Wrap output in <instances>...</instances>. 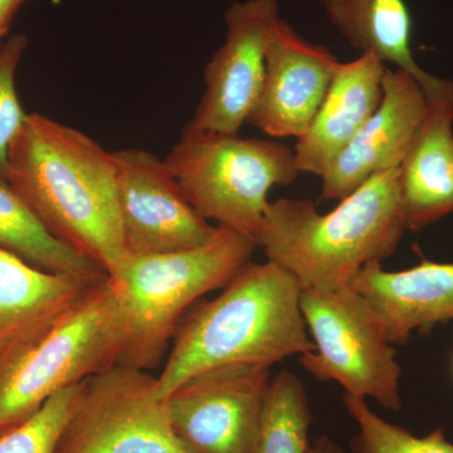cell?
Instances as JSON below:
<instances>
[{
	"label": "cell",
	"mask_w": 453,
	"mask_h": 453,
	"mask_svg": "<svg viewBox=\"0 0 453 453\" xmlns=\"http://www.w3.org/2000/svg\"><path fill=\"white\" fill-rule=\"evenodd\" d=\"M5 180L50 234L107 275L124 264L115 162L94 139L28 113L9 149Z\"/></svg>",
	"instance_id": "obj_1"
},
{
	"label": "cell",
	"mask_w": 453,
	"mask_h": 453,
	"mask_svg": "<svg viewBox=\"0 0 453 453\" xmlns=\"http://www.w3.org/2000/svg\"><path fill=\"white\" fill-rule=\"evenodd\" d=\"M301 292L299 280L273 262L244 265L219 296L181 319L157 377L160 398L205 372L232 365L271 368L314 350Z\"/></svg>",
	"instance_id": "obj_2"
},
{
	"label": "cell",
	"mask_w": 453,
	"mask_h": 453,
	"mask_svg": "<svg viewBox=\"0 0 453 453\" xmlns=\"http://www.w3.org/2000/svg\"><path fill=\"white\" fill-rule=\"evenodd\" d=\"M404 234L393 169L369 179L327 213L309 199L268 203L257 244L303 290L330 292L351 286L369 264L392 257Z\"/></svg>",
	"instance_id": "obj_3"
},
{
	"label": "cell",
	"mask_w": 453,
	"mask_h": 453,
	"mask_svg": "<svg viewBox=\"0 0 453 453\" xmlns=\"http://www.w3.org/2000/svg\"><path fill=\"white\" fill-rule=\"evenodd\" d=\"M257 247L255 238L219 225L201 246L125 259L109 276L127 316L119 365L157 368L188 310L208 292L225 288Z\"/></svg>",
	"instance_id": "obj_4"
},
{
	"label": "cell",
	"mask_w": 453,
	"mask_h": 453,
	"mask_svg": "<svg viewBox=\"0 0 453 453\" xmlns=\"http://www.w3.org/2000/svg\"><path fill=\"white\" fill-rule=\"evenodd\" d=\"M125 340L127 316L107 276L44 338L0 363V437L57 393L119 365Z\"/></svg>",
	"instance_id": "obj_5"
},
{
	"label": "cell",
	"mask_w": 453,
	"mask_h": 453,
	"mask_svg": "<svg viewBox=\"0 0 453 453\" xmlns=\"http://www.w3.org/2000/svg\"><path fill=\"white\" fill-rule=\"evenodd\" d=\"M164 160L201 216L256 242L268 192L299 175L294 148L283 142L187 127Z\"/></svg>",
	"instance_id": "obj_6"
},
{
	"label": "cell",
	"mask_w": 453,
	"mask_h": 453,
	"mask_svg": "<svg viewBox=\"0 0 453 453\" xmlns=\"http://www.w3.org/2000/svg\"><path fill=\"white\" fill-rule=\"evenodd\" d=\"M300 308L315 345L299 357L301 368L316 380L339 384L344 395L401 412L402 368L371 303L349 286L330 292L303 290Z\"/></svg>",
	"instance_id": "obj_7"
},
{
	"label": "cell",
	"mask_w": 453,
	"mask_h": 453,
	"mask_svg": "<svg viewBox=\"0 0 453 453\" xmlns=\"http://www.w3.org/2000/svg\"><path fill=\"white\" fill-rule=\"evenodd\" d=\"M55 453H187L170 425L157 377L116 365L80 384Z\"/></svg>",
	"instance_id": "obj_8"
},
{
	"label": "cell",
	"mask_w": 453,
	"mask_h": 453,
	"mask_svg": "<svg viewBox=\"0 0 453 453\" xmlns=\"http://www.w3.org/2000/svg\"><path fill=\"white\" fill-rule=\"evenodd\" d=\"M271 368L232 365L190 378L166 398L175 437L187 453H255Z\"/></svg>",
	"instance_id": "obj_9"
},
{
	"label": "cell",
	"mask_w": 453,
	"mask_h": 453,
	"mask_svg": "<svg viewBox=\"0 0 453 453\" xmlns=\"http://www.w3.org/2000/svg\"><path fill=\"white\" fill-rule=\"evenodd\" d=\"M127 257L201 246L217 226L188 202L165 160L142 149L112 151Z\"/></svg>",
	"instance_id": "obj_10"
},
{
	"label": "cell",
	"mask_w": 453,
	"mask_h": 453,
	"mask_svg": "<svg viewBox=\"0 0 453 453\" xmlns=\"http://www.w3.org/2000/svg\"><path fill=\"white\" fill-rule=\"evenodd\" d=\"M280 19L277 0L229 5L225 42L205 65V91L187 129L238 134L257 103L267 47Z\"/></svg>",
	"instance_id": "obj_11"
},
{
	"label": "cell",
	"mask_w": 453,
	"mask_h": 453,
	"mask_svg": "<svg viewBox=\"0 0 453 453\" xmlns=\"http://www.w3.org/2000/svg\"><path fill=\"white\" fill-rule=\"evenodd\" d=\"M339 62L329 49L301 37L281 18L267 47L264 85L247 124L273 139L305 135Z\"/></svg>",
	"instance_id": "obj_12"
},
{
	"label": "cell",
	"mask_w": 453,
	"mask_h": 453,
	"mask_svg": "<svg viewBox=\"0 0 453 453\" xmlns=\"http://www.w3.org/2000/svg\"><path fill=\"white\" fill-rule=\"evenodd\" d=\"M377 111L321 178V199L342 201L374 175L398 169L427 111L425 92L412 74L395 68L383 77Z\"/></svg>",
	"instance_id": "obj_13"
},
{
	"label": "cell",
	"mask_w": 453,
	"mask_h": 453,
	"mask_svg": "<svg viewBox=\"0 0 453 453\" xmlns=\"http://www.w3.org/2000/svg\"><path fill=\"white\" fill-rule=\"evenodd\" d=\"M101 280L46 273L0 250V363L44 338Z\"/></svg>",
	"instance_id": "obj_14"
},
{
	"label": "cell",
	"mask_w": 453,
	"mask_h": 453,
	"mask_svg": "<svg viewBox=\"0 0 453 453\" xmlns=\"http://www.w3.org/2000/svg\"><path fill=\"white\" fill-rule=\"evenodd\" d=\"M386 71L380 57L369 52L339 62L320 109L294 146L297 172L324 177L380 107Z\"/></svg>",
	"instance_id": "obj_15"
},
{
	"label": "cell",
	"mask_w": 453,
	"mask_h": 453,
	"mask_svg": "<svg viewBox=\"0 0 453 453\" xmlns=\"http://www.w3.org/2000/svg\"><path fill=\"white\" fill-rule=\"evenodd\" d=\"M351 288L371 303L393 345H405L414 332L428 334L453 320V262L423 258L417 266L384 270L372 262Z\"/></svg>",
	"instance_id": "obj_16"
},
{
	"label": "cell",
	"mask_w": 453,
	"mask_h": 453,
	"mask_svg": "<svg viewBox=\"0 0 453 453\" xmlns=\"http://www.w3.org/2000/svg\"><path fill=\"white\" fill-rule=\"evenodd\" d=\"M427 111L398 168L405 232L453 213V88L429 98Z\"/></svg>",
	"instance_id": "obj_17"
},
{
	"label": "cell",
	"mask_w": 453,
	"mask_h": 453,
	"mask_svg": "<svg viewBox=\"0 0 453 453\" xmlns=\"http://www.w3.org/2000/svg\"><path fill=\"white\" fill-rule=\"evenodd\" d=\"M327 19L349 46L369 52L412 74L426 97L452 88L453 80L432 76L417 64L411 47L412 17L404 0H319Z\"/></svg>",
	"instance_id": "obj_18"
},
{
	"label": "cell",
	"mask_w": 453,
	"mask_h": 453,
	"mask_svg": "<svg viewBox=\"0 0 453 453\" xmlns=\"http://www.w3.org/2000/svg\"><path fill=\"white\" fill-rule=\"evenodd\" d=\"M0 250L46 273L92 280L109 276L91 259L50 234L4 179H0Z\"/></svg>",
	"instance_id": "obj_19"
},
{
	"label": "cell",
	"mask_w": 453,
	"mask_h": 453,
	"mask_svg": "<svg viewBox=\"0 0 453 453\" xmlns=\"http://www.w3.org/2000/svg\"><path fill=\"white\" fill-rule=\"evenodd\" d=\"M312 421L303 381L294 372H280L268 387L255 453H308Z\"/></svg>",
	"instance_id": "obj_20"
},
{
	"label": "cell",
	"mask_w": 453,
	"mask_h": 453,
	"mask_svg": "<svg viewBox=\"0 0 453 453\" xmlns=\"http://www.w3.org/2000/svg\"><path fill=\"white\" fill-rule=\"evenodd\" d=\"M345 408L356 422L357 432L349 442V453H453V442L445 429L416 436L401 426L381 418L365 398L344 395Z\"/></svg>",
	"instance_id": "obj_21"
},
{
	"label": "cell",
	"mask_w": 453,
	"mask_h": 453,
	"mask_svg": "<svg viewBox=\"0 0 453 453\" xmlns=\"http://www.w3.org/2000/svg\"><path fill=\"white\" fill-rule=\"evenodd\" d=\"M81 383L57 393L32 418L3 434L0 453H55Z\"/></svg>",
	"instance_id": "obj_22"
},
{
	"label": "cell",
	"mask_w": 453,
	"mask_h": 453,
	"mask_svg": "<svg viewBox=\"0 0 453 453\" xmlns=\"http://www.w3.org/2000/svg\"><path fill=\"white\" fill-rule=\"evenodd\" d=\"M28 38L13 35L0 46V179H7L9 149L25 124L27 115L16 88L17 68Z\"/></svg>",
	"instance_id": "obj_23"
},
{
	"label": "cell",
	"mask_w": 453,
	"mask_h": 453,
	"mask_svg": "<svg viewBox=\"0 0 453 453\" xmlns=\"http://www.w3.org/2000/svg\"><path fill=\"white\" fill-rule=\"evenodd\" d=\"M27 0H0V27L8 29L11 27L12 20Z\"/></svg>",
	"instance_id": "obj_24"
},
{
	"label": "cell",
	"mask_w": 453,
	"mask_h": 453,
	"mask_svg": "<svg viewBox=\"0 0 453 453\" xmlns=\"http://www.w3.org/2000/svg\"><path fill=\"white\" fill-rule=\"evenodd\" d=\"M308 453H349V451L342 449L333 438L320 436L316 438L314 442L310 443Z\"/></svg>",
	"instance_id": "obj_25"
},
{
	"label": "cell",
	"mask_w": 453,
	"mask_h": 453,
	"mask_svg": "<svg viewBox=\"0 0 453 453\" xmlns=\"http://www.w3.org/2000/svg\"><path fill=\"white\" fill-rule=\"evenodd\" d=\"M8 29L2 28L0 27V40H2L3 37H4L5 35H7Z\"/></svg>",
	"instance_id": "obj_26"
}]
</instances>
